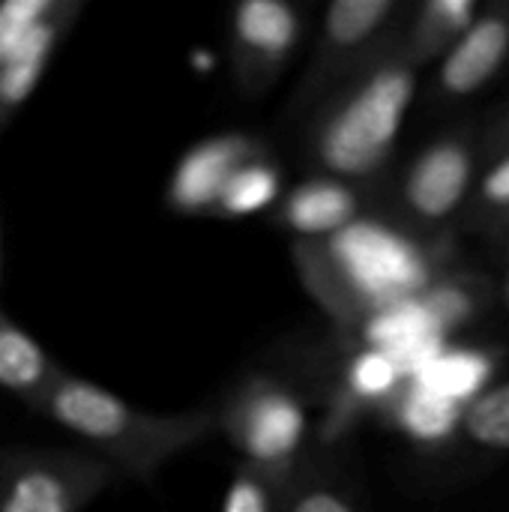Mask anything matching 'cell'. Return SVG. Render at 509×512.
Listing matches in <instances>:
<instances>
[{
	"instance_id": "d6986e66",
	"label": "cell",
	"mask_w": 509,
	"mask_h": 512,
	"mask_svg": "<svg viewBox=\"0 0 509 512\" xmlns=\"http://www.w3.org/2000/svg\"><path fill=\"white\" fill-rule=\"evenodd\" d=\"M435 330L447 339L453 336L456 330L468 327L483 303H480V288L471 282V279H462V276H438L426 294H420Z\"/></svg>"
},
{
	"instance_id": "9a60e30c",
	"label": "cell",
	"mask_w": 509,
	"mask_h": 512,
	"mask_svg": "<svg viewBox=\"0 0 509 512\" xmlns=\"http://www.w3.org/2000/svg\"><path fill=\"white\" fill-rule=\"evenodd\" d=\"M495 354L477 345H453L450 339L438 348V354L429 360V366L411 381L417 387H426L456 405L474 402L486 387H492L495 378Z\"/></svg>"
},
{
	"instance_id": "2e32d148",
	"label": "cell",
	"mask_w": 509,
	"mask_h": 512,
	"mask_svg": "<svg viewBox=\"0 0 509 512\" xmlns=\"http://www.w3.org/2000/svg\"><path fill=\"white\" fill-rule=\"evenodd\" d=\"M285 192V171L282 162L273 156L270 147L249 156L225 183L213 216L216 219H249V216H270Z\"/></svg>"
},
{
	"instance_id": "6da1fadb",
	"label": "cell",
	"mask_w": 509,
	"mask_h": 512,
	"mask_svg": "<svg viewBox=\"0 0 509 512\" xmlns=\"http://www.w3.org/2000/svg\"><path fill=\"white\" fill-rule=\"evenodd\" d=\"M294 261L312 300L345 327L426 294L441 276L423 240L375 213H363L327 240L294 243Z\"/></svg>"
},
{
	"instance_id": "4fadbf2b",
	"label": "cell",
	"mask_w": 509,
	"mask_h": 512,
	"mask_svg": "<svg viewBox=\"0 0 509 512\" xmlns=\"http://www.w3.org/2000/svg\"><path fill=\"white\" fill-rule=\"evenodd\" d=\"M63 375L66 369L0 309V390L36 411Z\"/></svg>"
},
{
	"instance_id": "8fae6325",
	"label": "cell",
	"mask_w": 509,
	"mask_h": 512,
	"mask_svg": "<svg viewBox=\"0 0 509 512\" xmlns=\"http://www.w3.org/2000/svg\"><path fill=\"white\" fill-rule=\"evenodd\" d=\"M509 60V9H483L462 39L438 60V93L465 99L480 93Z\"/></svg>"
},
{
	"instance_id": "ac0fdd59",
	"label": "cell",
	"mask_w": 509,
	"mask_h": 512,
	"mask_svg": "<svg viewBox=\"0 0 509 512\" xmlns=\"http://www.w3.org/2000/svg\"><path fill=\"white\" fill-rule=\"evenodd\" d=\"M402 387H405V375L396 354L363 345L351 357L345 375V393L351 405H381V402L390 405Z\"/></svg>"
},
{
	"instance_id": "52a82bcc",
	"label": "cell",
	"mask_w": 509,
	"mask_h": 512,
	"mask_svg": "<svg viewBox=\"0 0 509 512\" xmlns=\"http://www.w3.org/2000/svg\"><path fill=\"white\" fill-rule=\"evenodd\" d=\"M306 36V12L294 0H243L228 15V81L240 99L267 96Z\"/></svg>"
},
{
	"instance_id": "5bb4252c",
	"label": "cell",
	"mask_w": 509,
	"mask_h": 512,
	"mask_svg": "<svg viewBox=\"0 0 509 512\" xmlns=\"http://www.w3.org/2000/svg\"><path fill=\"white\" fill-rule=\"evenodd\" d=\"M480 0H426L414 9L411 21L396 39V51L420 69L423 63L441 60L462 33L480 18Z\"/></svg>"
},
{
	"instance_id": "7a4b0ae2",
	"label": "cell",
	"mask_w": 509,
	"mask_h": 512,
	"mask_svg": "<svg viewBox=\"0 0 509 512\" xmlns=\"http://www.w3.org/2000/svg\"><path fill=\"white\" fill-rule=\"evenodd\" d=\"M33 414L81 441V450L102 459L117 480H153L168 462L216 438L213 405L159 414L72 372L51 387Z\"/></svg>"
},
{
	"instance_id": "9c48e42d",
	"label": "cell",
	"mask_w": 509,
	"mask_h": 512,
	"mask_svg": "<svg viewBox=\"0 0 509 512\" xmlns=\"http://www.w3.org/2000/svg\"><path fill=\"white\" fill-rule=\"evenodd\" d=\"M474 147L459 135L435 138L405 168L399 198L402 210L423 225L447 222L465 204L474 183Z\"/></svg>"
},
{
	"instance_id": "5b68a950",
	"label": "cell",
	"mask_w": 509,
	"mask_h": 512,
	"mask_svg": "<svg viewBox=\"0 0 509 512\" xmlns=\"http://www.w3.org/2000/svg\"><path fill=\"white\" fill-rule=\"evenodd\" d=\"M399 0H333L327 3L315 51L291 96V111H312L333 90L396 45Z\"/></svg>"
},
{
	"instance_id": "30bf717a",
	"label": "cell",
	"mask_w": 509,
	"mask_h": 512,
	"mask_svg": "<svg viewBox=\"0 0 509 512\" xmlns=\"http://www.w3.org/2000/svg\"><path fill=\"white\" fill-rule=\"evenodd\" d=\"M363 213V186L312 171L300 183L285 186L279 204L270 210V222L294 243H315L339 234Z\"/></svg>"
},
{
	"instance_id": "ffe728a7",
	"label": "cell",
	"mask_w": 509,
	"mask_h": 512,
	"mask_svg": "<svg viewBox=\"0 0 509 512\" xmlns=\"http://www.w3.org/2000/svg\"><path fill=\"white\" fill-rule=\"evenodd\" d=\"M462 435L480 450L509 453V381L486 387L465 405Z\"/></svg>"
},
{
	"instance_id": "8992f818",
	"label": "cell",
	"mask_w": 509,
	"mask_h": 512,
	"mask_svg": "<svg viewBox=\"0 0 509 512\" xmlns=\"http://www.w3.org/2000/svg\"><path fill=\"white\" fill-rule=\"evenodd\" d=\"M117 474L81 447H3L0 512H84Z\"/></svg>"
},
{
	"instance_id": "277c9868",
	"label": "cell",
	"mask_w": 509,
	"mask_h": 512,
	"mask_svg": "<svg viewBox=\"0 0 509 512\" xmlns=\"http://www.w3.org/2000/svg\"><path fill=\"white\" fill-rule=\"evenodd\" d=\"M213 411L216 435L234 447L240 465L291 480L309 462L312 408L300 384L288 375L273 369L249 372Z\"/></svg>"
},
{
	"instance_id": "603a6c76",
	"label": "cell",
	"mask_w": 509,
	"mask_h": 512,
	"mask_svg": "<svg viewBox=\"0 0 509 512\" xmlns=\"http://www.w3.org/2000/svg\"><path fill=\"white\" fill-rule=\"evenodd\" d=\"M480 201L492 210L509 213V153L501 156L480 180Z\"/></svg>"
},
{
	"instance_id": "ba28073f",
	"label": "cell",
	"mask_w": 509,
	"mask_h": 512,
	"mask_svg": "<svg viewBox=\"0 0 509 512\" xmlns=\"http://www.w3.org/2000/svg\"><path fill=\"white\" fill-rule=\"evenodd\" d=\"M267 141L246 129H228L195 141L171 168L165 204L177 216H213L228 177Z\"/></svg>"
},
{
	"instance_id": "7402d4cb",
	"label": "cell",
	"mask_w": 509,
	"mask_h": 512,
	"mask_svg": "<svg viewBox=\"0 0 509 512\" xmlns=\"http://www.w3.org/2000/svg\"><path fill=\"white\" fill-rule=\"evenodd\" d=\"M291 480L237 462L219 512H282Z\"/></svg>"
},
{
	"instance_id": "44dd1931",
	"label": "cell",
	"mask_w": 509,
	"mask_h": 512,
	"mask_svg": "<svg viewBox=\"0 0 509 512\" xmlns=\"http://www.w3.org/2000/svg\"><path fill=\"white\" fill-rule=\"evenodd\" d=\"M282 512H363V510H360L357 498L351 495V489H348L339 477H333V474H327V471L315 468V462L309 459V462L297 471V477L291 480V486H288V498H285V510Z\"/></svg>"
},
{
	"instance_id": "cb8c5ba5",
	"label": "cell",
	"mask_w": 509,
	"mask_h": 512,
	"mask_svg": "<svg viewBox=\"0 0 509 512\" xmlns=\"http://www.w3.org/2000/svg\"><path fill=\"white\" fill-rule=\"evenodd\" d=\"M504 300H507V306H509V276H507V282H504Z\"/></svg>"
},
{
	"instance_id": "7c38bea8",
	"label": "cell",
	"mask_w": 509,
	"mask_h": 512,
	"mask_svg": "<svg viewBox=\"0 0 509 512\" xmlns=\"http://www.w3.org/2000/svg\"><path fill=\"white\" fill-rule=\"evenodd\" d=\"M81 15V0H60L57 9L33 30V36L0 60V132L27 105L42 84L57 48Z\"/></svg>"
},
{
	"instance_id": "3957f363",
	"label": "cell",
	"mask_w": 509,
	"mask_h": 512,
	"mask_svg": "<svg viewBox=\"0 0 509 512\" xmlns=\"http://www.w3.org/2000/svg\"><path fill=\"white\" fill-rule=\"evenodd\" d=\"M396 45L312 108L306 159L315 174L363 186L384 171L417 96V75Z\"/></svg>"
},
{
	"instance_id": "e0dca14e",
	"label": "cell",
	"mask_w": 509,
	"mask_h": 512,
	"mask_svg": "<svg viewBox=\"0 0 509 512\" xmlns=\"http://www.w3.org/2000/svg\"><path fill=\"white\" fill-rule=\"evenodd\" d=\"M396 426L423 447H441L462 432V411L465 405H456L426 387L405 384L399 396L390 402Z\"/></svg>"
}]
</instances>
